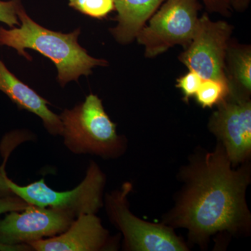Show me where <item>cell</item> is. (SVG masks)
<instances>
[{
	"instance_id": "cell-1",
	"label": "cell",
	"mask_w": 251,
	"mask_h": 251,
	"mask_svg": "<svg viewBox=\"0 0 251 251\" xmlns=\"http://www.w3.org/2000/svg\"><path fill=\"white\" fill-rule=\"evenodd\" d=\"M230 163L223 148L206 155L193 170L172 216V224L187 228L196 240H204L218 231L233 230L245 216L248 176L242 170L232 171Z\"/></svg>"
},
{
	"instance_id": "cell-17",
	"label": "cell",
	"mask_w": 251,
	"mask_h": 251,
	"mask_svg": "<svg viewBox=\"0 0 251 251\" xmlns=\"http://www.w3.org/2000/svg\"><path fill=\"white\" fill-rule=\"evenodd\" d=\"M202 80V77L196 72L189 71L185 75L176 79V87L182 91L184 100L188 102L189 99L195 97Z\"/></svg>"
},
{
	"instance_id": "cell-7",
	"label": "cell",
	"mask_w": 251,
	"mask_h": 251,
	"mask_svg": "<svg viewBox=\"0 0 251 251\" xmlns=\"http://www.w3.org/2000/svg\"><path fill=\"white\" fill-rule=\"evenodd\" d=\"M233 28L224 21L214 22L207 14L199 18L190 45L179 56L188 70L202 80L221 81L229 85L226 74V57Z\"/></svg>"
},
{
	"instance_id": "cell-2",
	"label": "cell",
	"mask_w": 251,
	"mask_h": 251,
	"mask_svg": "<svg viewBox=\"0 0 251 251\" xmlns=\"http://www.w3.org/2000/svg\"><path fill=\"white\" fill-rule=\"evenodd\" d=\"M20 27L10 29L0 27V46L13 48L29 60L31 57L25 49L34 50L52 61L57 69V80L62 87L81 75L92 74L96 66H107L104 59L91 57L77 43L80 29L69 34L50 30L34 22L26 14L22 5L18 10Z\"/></svg>"
},
{
	"instance_id": "cell-18",
	"label": "cell",
	"mask_w": 251,
	"mask_h": 251,
	"mask_svg": "<svg viewBox=\"0 0 251 251\" xmlns=\"http://www.w3.org/2000/svg\"><path fill=\"white\" fill-rule=\"evenodd\" d=\"M20 0L4 1L0 0V22L7 25L9 27L20 26L17 16L18 10L21 6Z\"/></svg>"
},
{
	"instance_id": "cell-19",
	"label": "cell",
	"mask_w": 251,
	"mask_h": 251,
	"mask_svg": "<svg viewBox=\"0 0 251 251\" xmlns=\"http://www.w3.org/2000/svg\"><path fill=\"white\" fill-rule=\"evenodd\" d=\"M202 1L209 13H216L224 16H230L232 9L227 0H202Z\"/></svg>"
},
{
	"instance_id": "cell-14",
	"label": "cell",
	"mask_w": 251,
	"mask_h": 251,
	"mask_svg": "<svg viewBox=\"0 0 251 251\" xmlns=\"http://www.w3.org/2000/svg\"><path fill=\"white\" fill-rule=\"evenodd\" d=\"M229 85L214 80H203L195 97L202 108H212L229 95Z\"/></svg>"
},
{
	"instance_id": "cell-10",
	"label": "cell",
	"mask_w": 251,
	"mask_h": 251,
	"mask_svg": "<svg viewBox=\"0 0 251 251\" xmlns=\"http://www.w3.org/2000/svg\"><path fill=\"white\" fill-rule=\"evenodd\" d=\"M108 231L95 214H82L58 235L31 242L36 251H98L112 249Z\"/></svg>"
},
{
	"instance_id": "cell-9",
	"label": "cell",
	"mask_w": 251,
	"mask_h": 251,
	"mask_svg": "<svg viewBox=\"0 0 251 251\" xmlns=\"http://www.w3.org/2000/svg\"><path fill=\"white\" fill-rule=\"evenodd\" d=\"M217 105L209 121V128L224 143L229 161L240 163L251 154L250 99L229 93Z\"/></svg>"
},
{
	"instance_id": "cell-4",
	"label": "cell",
	"mask_w": 251,
	"mask_h": 251,
	"mask_svg": "<svg viewBox=\"0 0 251 251\" xmlns=\"http://www.w3.org/2000/svg\"><path fill=\"white\" fill-rule=\"evenodd\" d=\"M6 182L11 191L28 204L62 211L74 219L82 214H96L103 206L105 176L94 161L90 162L85 178L72 191H54L44 179L22 186L7 176Z\"/></svg>"
},
{
	"instance_id": "cell-15",
	"label": "cell",
	"mask_w": 251,
	"mask_h": 251,
	"mask_svg": "<svg viewBox=\"0 0 251 251\" xmlns=\"http://www.w3.org/2000/svg\"><path fill=\"white\" fill-rule=\"evenodd\" d=\"M69 6L81 14L103 19L115 11L114 0H69Z\"/></svg>"
},
{
	"instance_id": "cell-13",
	"label": "cell",
	"mask_w": 251,
	"mask_h": 251,
	"mask_svg": "<svg viewBox=\"0 0 251 251\" xmlns=\"http://www.w3.org/2000/svg\"><path fill=\"white\" fill-rule=\"evenodd\" d=\"M226 74L230 93L249 98L251 92V48L229 41L226 57Z\"/></svg>"
},
{
	"instance_id": "cell-12",
	"label": "cell",
	"mask_w": 251,
	"mask_h": 251,
	"mask_svg": "<svg viewBox=\"0 0 251 251\" xmlns=\"http://www.w3.org/2000/svg\"><path fill=\"white\" fill-rule=\"evenodd\" d=\"M166 0H114L116 27L110 29L116 41L127 44L134 41L149 19Z\"/></svg>"
},
{
	"instance_id": "cell-11",
	"label": "cell",
	"mask_w": 251,
	"mask_h": 251,
	"mask_svg": "<svg viewBox=\"0 0 251 251\" xmlns=\"http://www.w3.org/2000/svg\"><path fill=\"white\" fill-rule=\"evenodd\" d=\"M0 91L16 103L18 108L27 110L40 117L50 134H62L60 117L50 110L48 107L49 102L15 76L1 60Z\"/></svg>"
},
{
	"instance_id": "cell-8",
	"label": "cell",
	"mask_w": 251,
	"mask_h": 251,
	"mask_svg": "<svg viewBox=\"0 0 251 251\" xmlns=\"http://www.w3.org/2000/svg\"><path fill=\"white\" fill-rule=\"evenodd\" d=\"M74 220L62 211L29 204L25 210L10 211L0 219V244L28 245L54 237L65 232Z\"/></svg>"
},
{
	"instance_id": "cell-20",
	"label": "cell",
	"mask_w": 251,
	"mask_h": 251,
	"mask_svg": "<svg viewBox=\"0 0 251 251\" xmlns=\"http://www.w3.org/2000/svg\"><path fill=\"white\" fill-rule=\"evenodd\" d=\"M6 178H7V175L5 171L4 164L0 167V197L14 195L8 186Z\"/></svg>"
},
{
	"instance_id": "cell-16",
	"label": "cell",
	"mask_w": 251,
	"mask_h": 251,
	"mask_svg": "<svg viewBox=\"0 0 251 251\" xmlns=\"http://www.w3.org/2000/svg\"><path fill=\"white\" fill-rule=\"evenodd\" d=\"M29 205L22 198L16 195L0 197V214H6L10 211H23ZM32 251L30 246H7L0 244V251Z\"/></svg>"
},
{
	"instance_id": "cell-3",
	"label": "cell",
	"mask_w": 251,
	"mask_h": 251,
	"mask_svg": "<svg viewBox=\"0 0 251 251\" xmlns=\"http://www.w3.org/2000/svg\"><path fill=\"white\" fill-rule=\"evenodd\" d=\"M64 146L74 154L97 155L105 158L120 156L125 151L124 137L117 133L98 96L90 94L74 108L59 115Z\"/></svg>"
},
{
	"instance_id": "cell-21",
	"label": "cell",
	"mask_w": 251,
	"mask_h": 251,
	"mask_svg": "<svg viewBox=\"0 0 251 251\" xmlns=\"http://www.w3.org/2000/svg\"><path fill=\"white\" fill-rule=\"evenodd\" d=\"M231 9L244 12L249 7L250 0H227Z\"/></svg>"
},
{
	"instance_id": "cell-6",
	"label": "cell",
	"mask_w": 251,
	"mask_h": 251,
	"mask_svg": "<svg viewBox=\"0 0 251 251\" xmlns=\"http://www.w3.org/2000/svg\"><path fill=\"white\" fill-rule=\"evenodd\" d=\"M131 188V184L126 182L121 189L107 194L105 200L107 214L123 234L126 248L138 251H186L184 243L171 229L142 221L131 214L127 201Z\"/></svg>"
},
{
	"instance_id": "cell-5",
	"label": "cell",
	"mask_w": 251,
	"mask_h": 251,
	"mask_svg": "<svg viewBox=\"0 0 251 251\" xmlns=\"http://www.w3.org/2000/svg\"><path fill=\"white\" fill-rule=\"evenodd\" d=\"M199 0H166L142 28L136 40L145 46V55L153 58L176 45L186 49L197 28Z\"/></svg>"
}]
</instances>
